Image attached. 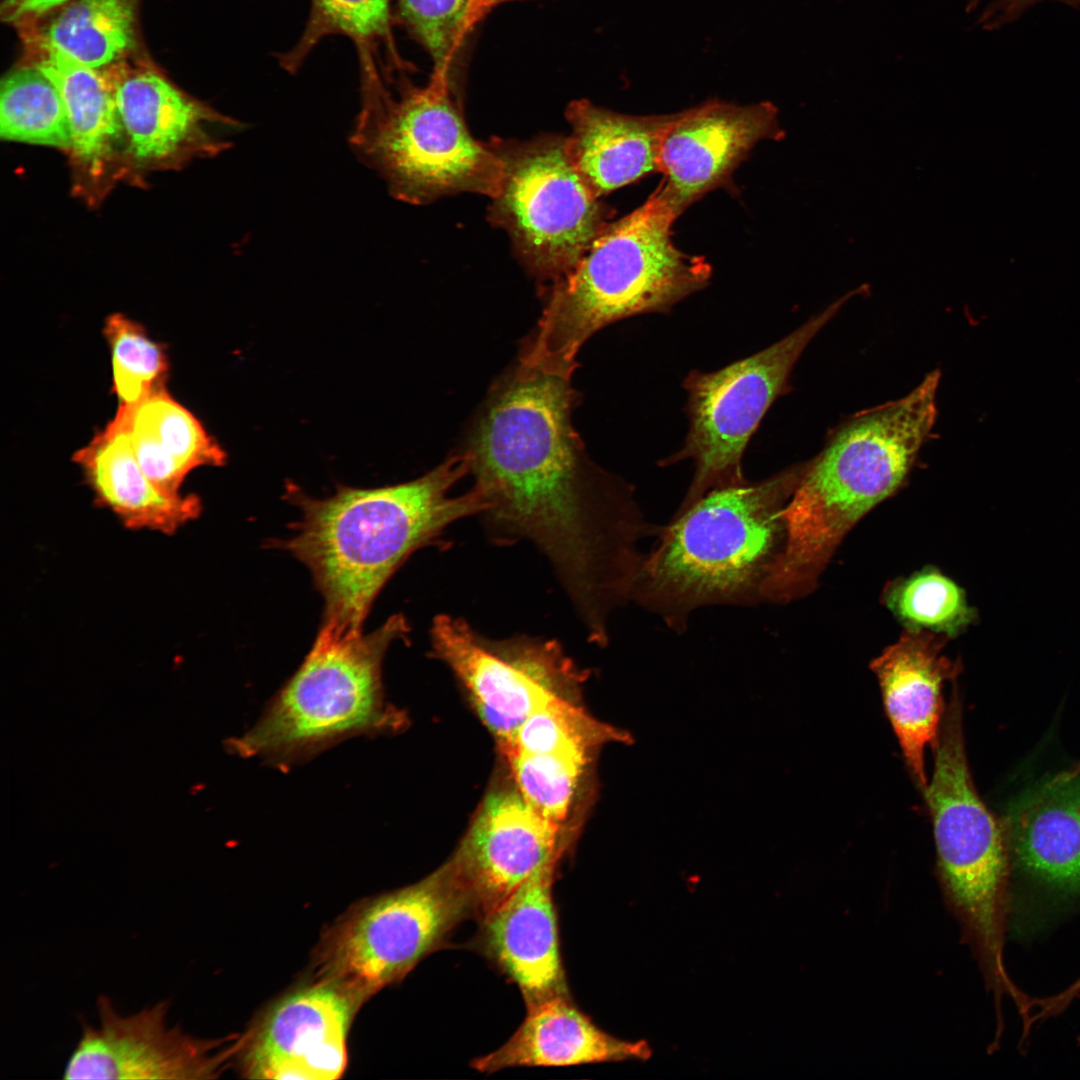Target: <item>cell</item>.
<instances>
[{
    "label": "cell",
    "instance_id": "13",
    "mask_svg": "<svg viewBox=\"0 0 1080 1080\" xmlns=\"http://www.w3.org/2000/svg\"><path fill=\"white\" fill-rule=\"evenodd\" d=\"M359 1007L339 988L318 980L286 994L241 1040L240 1070L256 1079L339 1078Z\"/></svg>",
    "mask_w": 1080,
    "mask_h": 1080
},
{
    "label": "cell",
    "instance_id": "2",
    "mask_svg": "<svg viewBox=\"0 0 1080 1080\" xmlns=\"http://www.w3.org/2000/svg\"><path fill=\"white\" fill-rule=\"evenodd\" d=\"M469 471L462 452L415 480L372 489L341 486L324 499L287 484L285 496L301 515L280 546L310 570L325 602L323 623L360 631L377 594L413 552L437 542L455 522L485 511L474 487L452 493Z\"/></svg>",
    "mask_w": 1080,
    "mask_h": 1080
},
{
    "label": "cell",
    "instance_id": "5",
    "mask_svg": "<svg viewBox=\"0 0 1080 1080\" xmlns=\"http://www.w3.org/2000/svg\"><path fill=\"white\" fill-rule=\"evenodd\" d=\"M409 633L401 614L367 634L322 623L300 667L255 725L231 739V751L288 766L353 736L398 730L405 718L385 701L382 663Z\"/></svg>",
    "mask_w": 1080,
    "mask_h": 1080
},
{
    "label": "cell",
    "instance_id": "30",
    "mask_svg": "<svg viewBox=\"0 0 1080 1080\" xmlns=\"http://www.w3.org/2000/svg\"><path fill=\"white\" fill-rule=\"evenodd\" d=\"M594 753L502 751L520 795L545 819L560 827Z\"/></svg>",
    "mask_w": 1080,
    "mask_h": 1080
},
{
    "label": "cell",
    "instance_id": "37",
    "mask_svg": "<svg viewBox=\"0 0 1080 1080\" xmlns=\"http://www.w3.org/2000/svg\"><path fill=\"white\" fill-rule=\"evenodd\" d=\"M1070 776L1080 775V762L1072 769L1068 770Z\"/></svg>",
    "mask_w": 1080,
    "mask_h": 1080
},
{
    "label": "cell",
    "instance_id": "12",
    "mask_svg": "<svg viewBox=\"0 0 1080 1080\" xmlns=\"http://www.w3.org/2000/svg\"><path fill=\"white\" fill-rule=\"evenodd\" d=\"M168 1001L132 1013L97 999L98 1024H85L64 1069L65 1079H209L232 1049L170 1026Z\"/></svg>",
    "mask_w": 1080,
    "mask_h": 1080
},
{
    "label": "cell",
    "instance_id": "22",
    "mask_svg": "<svg viewBox=\"0 0 1080 1080\" xmlns=\"http://www.w3.org/2000/svg\"><path fill=\"white\" fill-rule=\"evenodd\" d=\"M673 114H622L581 99L568 105L567 151L591 191L601 197L659 171V154Z\"/></svg>",
    "mask_w": 1080,
    "mask_h": 1080
},
{
    "label": "cell",
    "instance_id": "6",
    "mask_svg": "<svg viewBox=\"0 0 1080 1080\" xmlns=\"http://www.w3.org/2000/svg\"><path fill=\"white\" fill-rule=\"evenodd\" d=\"M935 747L934 770L924 792L945 905L958 921L994 1000L1017 987L1003 959L1010 911V856L1005 832L973 785L964 745L962 704L954 686Z\"/></svg>",
    "mask_w": 1080,
    "mask_h": 1080
},
{
    "label": "cell",
    "instance_id": "27",
    "mask_svg": "<svg viewBox=\"0 0 1080 1080\" xmlns=\"http://www.w3.org/2000/svg\"><path fill=\"white\" fill-rule=\"evenodd\" d=\"M0 136L71 151L70 125L60 93L32 65L21 62L1 81Z\"/></svg>",
    "mask_w": 1080,
    "mask_h": 1080
},
{
    "label": "cell",
    "instance_id": "36",
    "mask_svg": "<svg viewBox=\"0 0 1080 1080\" xmlns=\"http://www.w3.org/2000/svg\"><path fill=\"white\" fill-rule=\"evenodd\" d=\"M1080 994V976L1057 995L1043 999L1046 1013L1055 1016L1063 1011Z\"/></svg>",
    "mask_w": 1080,
    "mask_h": 1080
},
{
    "label": "cell",
    "instance_id": "18",
    "mask_svg": "<svg viewBox=\"0 0 1080 1080\" xmlns=\"http://www.w3.org/2000/svg\"><path fill=\"white\" fill-rule=\"evenodd\" d=\"M1009 854L1051 904L1080 900V778L1056 776L1025 797L1009 819Z\"/></svg>",
    "mask_w": 1080,
    "mask_h": 1080
},
{
    "label": "cell",
    "instance_id": "23",
    "mask_svg": "<svg viewBox=\"0 0 1080 1080\" xmlns=\"http://www.w3.org/2000/svg\"><path fill=\"white\" fill-rule=\"evenodd\" d=\"M133 452L146 475L178 495L187 476L203 466H223L227 454L202 423L166 387L131 406H119Z\"/></svg>",
    "mask_w": 1080,
    "mask_h": 1080
},
{
    "label": "cell",
    "instance_id": "20",
    "mask_svg": "<svg viewBox=\"0 0 1080 1080\" xmlns=\"http://www.w3.org/2000/svg\"><path fill=\"white\" fill-rule=\"evenodd\" d=\"M128 64L125 61L103 71L113 90L128 151L136 160H165L193 142L216 152L223 143L212 141L203 124L239 125L183 94L159 71Z\"/></svg>",
    "mask_w": 1080,
    "mask_h": 1080
},
{
    "label": "cell",
    "instance_id": "16",
    "mask_svg": "<svg viewBox=\"0 0 1080 1080\" xmlns=\"http://www.w3.org/2000/svg\"><path fill=\"white\" fill-rule=\"evenodd\" d=\"M950 638L926 630H905L871 662L886 714L906 765L921 792L927 789L924 752L937 741L944 714L943 684L955 680L959 662L942 655Z\"/></svg>",
    "mask_w": 1080,
    "mask_h": 1080
},
{
    "label": "cell",
    "instance_id": "34",
    "mask_svg": "<svg viewBox=\"0 0 1080 1080\" xmlns=\"http://www.w3.org/2000/svg\"><path fill=\"white\" fill-rule=\"evenodd\" d=\"M73 0H3L0 17L16 29L32 24Z\"/></svg>",
    "mask_w": 1080,
    "mask_h": 1080
},
{
    "label": "cell",
    "instance_id": "19",
    "mask_svg": "<svg viewBox=\"0 0 1080 1080\" xmlns=\"http://www.w3.org/2000/svg\"><path fill=\"white\" fill-rule=\"evenodd\" d=\"M72 460L80 467L96 503L128 529L173 535L202 511L198 496L169 494L153 483L136 459L117 414L73 454Z\"/></svg>",
    "mask_w": 1080,
    "mask_h": 1080
},
{
    "label": "cell",
    "instance_id": "31",
    "mask_svg": "<svg viewBox=\"0 0 1080 1080\" xmlns=\"http://www.w3.org/2000/svg\"><path fill=\"white\" fill-rule=\"evenodd\" d=\"M103 334L111 353L112 386L119 406L134 405L166 387V349L152 340L140 323L114 313L105 319Z\"/></svg>",
    "mask_w": 1080,
    "mask_h": 1080
},
{
    "label": "cell",
    "instance_id": "10",
    "mask_svg": "<svg viewBox=\"0 0 1080 1080\" xmlns=\"http://www.w3.org/2000/svg\"><path fill=\"white\" fill-rule=\"evenodd\" d=\"M503 162L491 217L511 236L528 269L553 284L565 277L609 224V208L573 165L566 138L490 145Z\"/></svg>",
    "mask_w": 1080,
    "mask_h": 1080
},
{
    "label": "cell",
    "instance_id": "35",
    "mask_svg": "<svg viewBox=\"0 0 1080 1080\" xmlns=\"http://www.w3.org/2000/svg\"><path fill=\"white\" fill-rule=\"evenodd\" d=\"M515 0H466L464 33L467 35L495 6Z\"/></svg>",
    "mask_w": 1080,
    "mask_h": 1080
},
{
    "label": "cell",
    "instance_id": "24",
    "mask_svg": "<svg viewBox=\"0 0 1080 1080\" xmlns=\"http://www.w3.org/2000/svg\"><path fill=\"white\" fill-rule=\"evenodd\" d=\"M21 40V62L40 70L60 93L69 120L73 155L90 174L99 175L125 136L105 72L87 67L36 39Z\"/></svg>",
    "mask_w": 1080,
    "mask_h": 1080
},
{
    "label": "cell",
    "instance_id": "25",
    "mask_svg": "<svg viewBox=\"0 0 1080 1080\" xmlns=\"http://www.w3.org/2000/svg\"><path fill=\"white\" fill-rule=\"evenodd\" d=\"M138 0H73L18 28L87 67L104 70L128 61L137 48Z\"/></svg>",
    "mask_w": 1080,
    "mask_h": 1080
},
{
    "label": "cell",
    "instance_id": "8",
    "mask_svg": "<svg viewBox=\"0 0 1080 1080\" xmlns=\"http://www.w3.org/2000/svg\"><path fill=\"white\" fill-rule=\"evenodd\" d=\"M467 915L469 897L447 862L424 879L353 905L322 936L315 980L361 1006L402 979Z\"/></svg>",
    "mask_w": 1080,
    "mask_h": 1080
},
{
    "label": "cell",
    "instance_id": "26",
    "mask_svg": "<svg viewBox=\"0 0 1080 1080\" xmlns=\"http://www.w3.org/2000/svg\"><path fill=\"white\" fill-rule=\"evenodd\" d=\"M392 0H311L309 17L298 42L279 58L280 66L295 73L326 37L341 35L357 50L361 82L381 79L376 66L384 45L397 59L392 36Z\"/></svg>",
    "mask_w": 1080,
    "mask_h": 1080
},
{
    "label": "cell",
    "instance_id": "14",
    "mask_svg": "<svg viewBox=\"0 0 1080 1080\" xmlns=\"http://www.w3.org/2000/svg\"><path fill=\"white\" fill-rule=\"evenodd\" d=\"M783 137L778 109L771 102L739 105L711 99L675 113L659 154L662 192L681 215L711 190L728 184L758 142Z\"/></svg>",
    "mask_w": 1080,
    "mask_h": 1080
},
{
    "label": "cell",
    "instance_id": "7",
    "mask_svg": "<svg viewBox=\"0 0 1080 1080\" xmlns=\"http://www.w3.org/2000/svg\"><path fill=\"white\" fill-rule=\"evenodd\" d=\"M451 96L450 74L437 70L398 100L385 88L362 94L351 144L396 198L418 204L457 192H499L503 162L471 136Z\"/></svg>",
    "mask_w": 1080,
    "mask_h": 1080
},
{
    "label": "cell",
    "instance_id": "1",
    "mask_svg": "<svg viewBox=\"0 0 1080 1080\" xmlns=\"http://www.w3.org/2000/svg\"><path fill=\"white\" fill-rule=\"evenodd\" d=\"M576 400L569 378L519 362L490 392L463 452L489 538L532 544L567 589L616 573L646 528L632 487L586 456Z\"/></svg>",
    "mask_w": 1080,
    "mask_h": 1080
},
{
    "label": "cell",
    "instance_id": "32",
    "mask_svg": "<svg viewBox=\"0 0 1080 1080\" xmlns=\"http://www.w3.org/2000/svg\"><path fill=\"white\" fill-rule=\"evenodd\" d=\"M398 16L429 53L434 68L451 75L466 38V0H396Z\"/></svg>",
    "mask_w": 1080,
    "mask_h": 1080
},
{
    "label": "cell",
    "instance_id": "17",
    "mask_svg": "<svg viewBox=\"0 0 1080 1080\" xmlns=\"http://www.w3.org/2000/svg\"><path fill=\"white\" fill-rule=\"evenodd\" d=\"M557 863L539 869L482 919L486 952L517 984L527 1007L568 995L552 896Z\"/></svg>",
    "mask_w": 1080,
    "mask_h": 1080
},
{
    "label": "cell",
    "instance_id": "9",
    "mask_svg": "<svg viewBox=\"0 0 1080 1080\" xmlns=\"http://www.w3.org/2000/svg\"><path fill=\"white\" fill-rule=\"evenodd\" d=\"M859 287L813 316L771 346L713 372L692 371L684 380L688 433L681 450L663 466L692 460L694 475L674 515L710 490L747 482L742 468L746 446L765 413L785 391L797 360Z\"/></svg>",
    "mask_w": 1080,
    "mask_h": 1080
},
{
    "label": "cell",
    "instance_id": "29",
    "mask_svg": "<svg viewBox=\"0 0 1080 1080\" xmlns=\"http://www.w3.org/2000/svg\"><path fill=\"white\" fill-rule=\"evenodd\" d=\"M577 695H560L533 711L500 751L530 754L596 752L610 742L631 743L630 734L593 718L576 703Z\"/></svg>",
    "mask_w": 1080,
    "mask_h": 1080
},
{
    "label": "cell",
    "instance_id": "4",
    "mask_svg": "<svg viewBox=\"0 0 1080 1080\" xmlns=\"http://www.w3.org/2000/svg\"><path fill=\"white\" fill-rule=\"evenodd\" d=\"M679 216L659 185L641 206L609 222L573 270L553 284L519 361L570 379L579 349L595 332L623 318L670 311L706 287L710 264L673 241Z\"/></svg>",
    "mask_w": 1080,
    "mask_h": 1080
},
{
    "label": "cell",
    "instance_id": "15",
    "mask_svg": "<svg viewBox=\"0 0 1080 1080\" xmlns=\"http://www.w3.org/2000/svg\"><path fill=\"white\" fill-rule=\"evenodd\" d=\"M561 827L539 814L515 790H498L482 802L448 861L481 920L531 875L559 861Z\"/></svg>",
    "mask_w": 1080,
    "mask_h": 1080
},
{
    "label": "cell",
    "instance_id": "11",
    "mask_svg": "<svg viewBox=\"0 0 1080 1080\" xmlns=\"http://www.w3.org/2000/svg\"><path fill=\"white\" fill-rule=\"evenodd\" d=\"M430 643L432 656L453 672L498 746L551 699L577 695L587 676L555 639L492 638L451 614L434 617Z\"/></svg>",
    "mask_w": 1080,
    "mask_h": 1080
},
{
    "label": "cell",
    "instance_id": "33",
    "mask_svg": "<svg viewBox=\"0 0 1080 1080\" xmlns=\"http://www.w3.org/2000/svg\"><path fill=\"white\" fill-rule=\"evenodd\" d=\"M1044 1H1058L1073 8L1076 2V0H967L966 10L969 13L979 10L976 23L984 30L993 31L1016 21L1030 7Z\"/></svg>",
    "mask_w": 1080,
    "mask_h": 1080
},
{
    "label": "cell",
    "instance_id": "21",
    "mask_svg": "<svg viewBox=\"0 0 1080 1080\" xmlns=\"http://www.w3.org/2000/svg\"><path fill=\"white\" fill-rule=\"evenodd\" d=\"M652 1051L645 1040L627 1041L599 1028L560 995L527 1007L519 1028L503 1046L472 1062L481 1072L510 1067H562L581 1064L645 1061Z\"/></svg>",
    "mask_w": 1080,
    "mask_h": 1080
},
{
    "label": "cell",
    "instance_id": "3",
    "mask_svg": "<svg viewBox=\"0 0 1080 1080\" xmlns=\"http://www.w3.org/2000/svg\"><path fill=\"white\" fill-rule=\"evenodd\" d=\"M804 468L710 490L673 515L645 554L631 602L678 633L700 608L762 602V586L785 540L781 512Z\"/></svg>",
    "mask_w": 1080,
    "mask_h": 1080
},
{
    "label": "cell",
    "instance_id": "28",
    "mask_svg": "<svg viewBox=\"0 0 1080 1080\" xmlns=\"http://www.w3.org/2000/svg\"><path fill=\"white\" fill-rule=\"evenodd\" d=\"M881 600L905 630H926L951 639L975 619L964 591L933 567L889 582Z\"/></svg>",
    "mask_w": 1080,
    "mask_h": 1080
}]
</instances>
